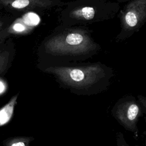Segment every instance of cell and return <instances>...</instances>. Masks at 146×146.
Wrapping results in <instances>:
<instances>
[{
	"mask_svg": "<svg viewBox=\"0 0 146 146\" xmlns=\"http://www.w3.org/2000/svg\"><path fill=\"white\" fill-rule=\"evenodd\" d=\"M34 140L32 137L17 136L6 139L2 142L3 146H29Z\"/></svg>",
	"mask_w": 146,
	"mask_h": 146,
	"instance_id": "10",
	"label": "cell"
},
{
	"mask_svg": "<svg viewBox=\"0 0 146 146\" xmlns=\"http://www.w3.org/2000/svg\"><path fill=\"white\" fill-rule=\"evenodd\" d=\"M141 115V110L135 100H125L116 108L114 116L117 121L127 129L136 132L137 122Z\"/></svg>",
	"mask_w": 146,
	"mask_h": 146,
	"instance_id": "3",
	"label": "cell"
},
{
	"mask_svg": "<svg viewBox=\"0 0 146 146\" xmlns=\"http://www.w3.org/2000/svg\"><path fill=\"white\" fill-rule=\"evenodd\" d=\"M116 143H117V146H129L128 144L125 141L124 136L123 134L119 133L117 135V139H116ZM136 146H139V145H136Z\"/></svg>",
	"mask_w": 146,
	"mask_h": 146,
	"instance_id": "11",
	"label": "cell"
},
{
	"mask_svg": "<svg viewBox=\"0 0 146 146\" xmlns=\"http://www.w3.org/2000/svg\"><path fill=\"white\" fill-rule=\"evenodd\" d=\"M45 71L54 74L66 86L78 90L88 89L105 77L104 68L97 64L80 67H50Z\"/></svg>",
	"mask_w": 146,
	"mask_h": 146,
	"instance_id": "2",
	"label": "cell"
},
{
	"mask_svg": "<svg viewBox=\"0 0 146 146\" xmlns=\"http://www.w3.org/2000/svg\"><path fill=\"white\" fill-rule=\"evenodd\" d=\"M18 96V94L13 96L10 101L0 110V126L6 124L11 119L13 114L14 107L17 104Z\"/></svg>",
	"mask_w": 146,
	"mask_h": 146,
	"instance_id": "8",
	"label": "cell"
},
{
	"mask_svg": "<svg viewBox=\"0 0 146 146\" xmlns=\"http://www.w3.org/2000/svg\"><path fill=\"white\" fill-rule=\"evenodd\" d=\"M95 10L90 6H84L78 8L71 13V16L80 21H90L94 18L95 16Z\"/></svg>",
	"mask_w": 146,
	"mask_h": 146,
	"instance_id": "9",
	"label": "cell"
},
{
	"mask_svg": "<svg viewBox=\"0 0 146 146\" xmlns=\"http://www.w3.org/2000/svg\"><path fill=\"white\" fill-rule=\"evenodd\" d=\"M58 2L50 0H0V7L15 14L26 12L35 8H48Z\"/></svg>",
	"mask_w": 146,
	"mask_h": 146,
	"instance_id": "5",
	"label": "cell"
},
{
	"mask_svg": "<svg viewBox=\"0 0 146 146\" xmlns=\"http://www.w3.org/2000/svg\"><path fill=\"white\" fill-rule=\"evenodd\" d=\"M146 16V1L136 0L127 5L122 15L123 28L133 31L141 25Z\"/></svg>",
	"mask_w": 146,
	"mask_h": 146,
	"instance_id": "4",
	"label": "cell"
},
{
	"mask_svg": "<svg viewBox=\"0 0 146 146\" xmlns=\"http://www.w3.org/2000/svg\"><path fill=\"white\" fill-rule=\"evenodd\" d=\"M15 54V45L11 38L0 43V78H2L11 67Z\"/></svg>",
	"mask_w": 146,
	"mask_h": 146,
	"instance_id": "6",
	"label": "cell"
},
{
	"mask_svg": "<svg viewBox=\"0 0 146 146\" xmlns=\"http://www.w3.org/2000/svg\"><path fill=\"white\" fill-rule=\"evenodd\" d=\"M15 17L0 14V43L5 41L11 34Z\"/></svg>",
	"mask_w": 146,
	"mask_h": 146,
	"instance_id": "7",
	"label": "cell"
},
{
	"mask_svg": "<svg viewBox=\"0 0 146 146\" xmlns=\"http://www.w3.org/2000/svg\"><path fill=\"white\" fill-rule=\"evenodd\" d=\"M46 51L53 55L86 54L95 49L96 44L84 31L67 30L50 38L44 44Z\"/></svg>",
	"mask_w": 146,
	"mask_h": 146,
	"instance_id": "1",
	"label": "cell"
}]
</instances>
